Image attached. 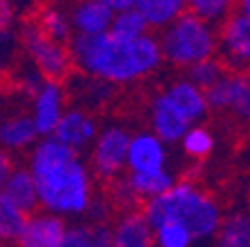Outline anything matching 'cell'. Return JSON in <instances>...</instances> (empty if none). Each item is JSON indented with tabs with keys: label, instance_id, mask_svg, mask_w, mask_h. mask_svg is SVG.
Listing matches in <instances>:
<instances>
[{
	"label": "cell",
	"instance_id": "13",
	"mask_svg": "<svg viewBox=\"0 0 250 247\" xmlns=\"http://www.w3.org/2000/svg\"><path fill=\"white\" fill-rule=\"evenodd\" d=\"M150 132L166 145L179 143L188 129L192 127L186 114L172 103L166 92H159L150 105Z\"/></svg>",
	"mask_w": 250,
	"mask_h": 247
},
{
	"label": "cell",
	"instance_id": "27",
	"mask_svg": "<svg viewBox=\"0 0 250 247\" xmlns=\"http://www.w3.org/2000/svg\"><path fill=\"white\" fill-rule=\"evenodd\" d=\"M136 2V0H134ZM147 25L143 20V16L139 14L136 7L127 11H121V14H114V20H112V27H109V34H114L119 38H141L147 34Z\"/></svg>",
	"mask_w": 250,
	"mask_h": 247
},
{
	"label": "cell",
	"instance_id": "9",
	"mask_svg": "<svg viewBox=\"0 0 250 247\" xmlns=\"http://www.w3.org/2000/svg\"><path fill=\"white\" fill-rule=\"evenodd\" d=\"M67 109V92L62 82L45 80L38 92L29 98V118L36 127L41 138H52L56 125L61 123L62 114Z\"/></svg>",
	"mask_w": 250,
	"mask_h": 247
},
{
	"label": "cell",
	"instance_id": "5",
	"mask_svg": "<svg viewBox=\"0 0 250 247\" xmlns=\"http://www.w3.org/2000/svg\"><path fill=\"white\" fill-rule=\"evenodd\" d=\"M21 47L29 60V67L36 69L45 80L62 82V78L72 74L74 60L69 45H62V42L45 36L34 20L21 27Z\"/></svg>",
	"mask_w": 250,
	"mask_h": 247
},
{
	"label": "cell",
	"instance_id": "36",
	"mask_svg": "<svg viewBox=\"0 0 250 247\" xmlns=\"http://www.w3.org/2000/svg\"><path fill=\"white\" fill-rule=\"evenodd\" d=\"M5 76H7V62H5V58L0 56V82H2Z\"/></svg>",
	"mask_w": 250,
	"mask_h": 247
},
{
	"label": "cell",
	"instance_id": "23",
	"mask_svg": "<svg viewBox=\"0 0 250 247\" xmlns=\"http://www.w3.org/2000/svg\"><path fill=\"white\" fill-rule=\"evenodd\" d=\"M61 247H112L109 225H92V223H76L67 227Z\"/></svg>",
	"mask_w": 250,
	"mask_h": 247
},
{
	"label": "cell",
	"instance_id": "25",
	"mask_svg": "<svg viewBox=\"0 0 250 247\" xmlns=\"http://www.w3.org/2000/svg\"><path fill=\"white\" fill-rule=\"evenodd\" d=\"M25 221L27 214H22L14 203H9L0 194V243L14 247L22 232V227H25Z\"/></svg>",
	"mask_w": 250,
	"mask_h": 247
},
{
	"label": "cell",
	"instance_id": "28",
	"mask_svg": "<svg viewBox=\"0 0 250 247\" xmlns=\"http://www.w3.org/2000/svg\"><path fill=\"white\" fill-rule=\"evenodd\" d=\"M224 74H226V65L221 62V58L214 56L203 62H197L194 67L188 69V80L197 85L199 89H203V92H208L212 85H217Z\"/></svg>",
	"mask_w": 250,
	"mask_h": 247
},
{
	"label": "cell",
	"instance_id": "29",
	"mask_svg": "<svg viewBox=\"0 0 250 247\" xmlns=\"http://www.w3.org/2000/svg\"><path fill=\"white\" fill-rule=\"evenodd\" d=\"M154 229V247H192L194 236L190 229H186L179 223L166 221L161 225L152 227Z\"/></svg>",
	"mask_w": 250,
	"mask_h": 247
},
{
	"label": "cell",
	"instance_id": "34",
	"mask_svg": "<svg viewBox=\"0 0 250 247\" xmlns=\"http://www.w3.org/2000/svg\"><path fill=\"white\" fill-rule=\"evenodd\" d=\"M14 170H16L14 156L0 150V194H2V190H5L7 180H9V176H11V171Z\"/></svg>",
	"mask_w": 250,
	"mask_h": 247
},
{
	"label": "cell",
	"instance_id": "10",
	"mask_svg": "<svg viewBox=\"0 0 250 247\" xmlns=\"http://www.w3.org/2000/svg\"><path fill=\"white\" fill-rule=\"evenodd\" d=\"M99 132H101L99 120L94 118L85 107H67L65 114H62L61 123L54 129L52 138L81 154L83 150L92 147Z\"/></svg>",
	"mask_w": 250,
	"mask_h": 247
},
{
	"label": "cell",
	"instance_id": "7",
	"mask_svg": "<svg viewBox=\"0 0 250 247\" xmlns=\"http://www.w3.org/2000/svg\"><path fill=\"white\" fill-rule=\"evenodd\" d=\"M208 107L250 123V72H226L206 92Z\"/></svg>",
	"mask_w": 250,
	"mask_h": 247
},
{
	"label": "cell",
	"instance_id": "4",
	"mask_svg": "<svg viewBox=\"0 0 250 247\" xmlns=\"http://www.w3.org/2000/svg\"><path fill=\"white\" fill-rule=\"evenodd\" d=\"M161 56L174 67L190 69L197 62L214 58L219 52L217 29L194 18L192 14H183L159 36Z\"/></svg>",
	"mask_w": 250,
	"mask_h": 247
},
{
	"label": "cell",
	"instance_id": "32",
	"mask_svg": "<svg viewBox=\"0 0 250 247\" xmlns=\"http://www.w3.org/2000/svg\"><path fill=\"white\" fill-rule=\"evenodd\" d=\"M109 87H112V85H107V82H101V80L89 78V82L85 85V89H87V100H92L89 105H101L103 103L105 98L109 96Z\"/></svg>",
	"mask_w": 250,
	"mask_h": 247
},
{
	"label": "cell",
	"instance_id": "33",
	"mask_svg": "<svg viewBox=\"0 0 250 247\" xmlns=\"http://www.w3.org/2000/svg\"><path fill=\"white\" fill-rule=\"evenodd\" d=\"M18 18V9L9 0H0V31H11Z\"/></svg>",
	"mask_w": 250,
	"mask_h": 247
},
{
	"label": "cell",
	"instance_id": "17",
	"mask_svg": "<svg viewBox=\"0 0 250 247\" xmlns=\"http://www.w3.org/2000/svg\"><path fill=\"white\" fill-rule=\"evenodd\" d=\"M163 92L167 94L172 103L177 105L186 118L190 120V125H201V120L206 118L208 114V96L203 89H199L197 85L188 80V78H179V80H172Z\"/></svg>",
	"mask_w": 250,
	"mask_h": 247
},
{
	"label": "cell",
	"instance_id": "18",
	"mask_svg": "<svg viewBox=\"0 0 250 247\" xmlns=\"http://www.w3.org/2000/svg\"><path fill=\"white\" fill-rule=\"evenodd\" d=\"M2 196H5L9 203H14L22 214H34V211L41 209V203H38V190L36 183L31 178L29 170L25 165H16V170L11 171L9 180H7L5 190H2Z\"/></svg>",
	"mask_w": 250,
	"mask_h": 247
},
{
	"label": "cell",
	"instance_id": "8",
	"mask_svg": "<svg viewBox=\"0 0 250 247\" xmlns=\"http://www.w3.org/2000/svg\"><path fill=\"white\" fill-rule=\"evenodd\" d=\"M217 38L221 62L234 67V72H250V20L239 9L219 25Z\"/></svg>",
	"mask_w": 250,
	"mask_h": 247
},
{
	"label": "cell",
	"instance_id": "3",
	"mask_svg": "<svg viewBox=\"0 0 250 247\" xmlns=\"http://www.w3.org/2000/svg\"><path fill=\"white\" fill-rule=\"evenodd\" d=\"M141 211L152 227L166 221L179 223L186 229H190L194 241L214 238L219 225L224 221L219 203L206 190H201L190 180L174 183L163 196L146 203Z\"/></svg>",
	"mask_w": 250,
	"mask_h": 247
},
{
	"label": "cell",
	"instance_id": "20",
	"mask_svg": "<svg viewBox=\"0 0 250 247\" xmlns=\"http://www.w3.org/2000/svg\"><path fill=\"white\" fill-rule=\"evenodd\" d=\"M134 7L143 16L147 29H167L179 16L186 14V2L181 0H136Z\"/></svg>",
	"mask_w": 250,
	"mask_h": 247
},
{
	"label": "cell",
	"instance_id": "21",
	"mask_svg": "<svg viewBox=\"0 0 250 247\" xmlns=\"http://www.w3.org/2000/svg\"><path fill=\"white\" fill-rule=\"evenodd\" d=\"M34 22L36 27L49 36L52 40H58L62 45H69V40L74 38L72 31V22H69V11H65L58 5H45L36 11L34 16Z\"/></svg>",
	"mask_w": 250,
	"mask_h": 247
},
{
	"label": "cell",
	"instance_id": "35",
	"mask_svg": "<svg viewBox=\"0 0 250 247\" xmlns=\"http://www.w3.org/2000/svg\"><path fill=\"white\" fill-rule=\"evenodd\" d=\"M237 9H239L241 14H244L246 18H248V20H250V0H244V2H241V5L237 7Z\"/></svg>",
	"mask_w": 250,
	"mask_h": 247
},
{
	"label": "cell",
	"instance_id": "31",
	"mask_svg": "<svg viewBox=\"0 0 250 247\" xmlns=\"http://www.w3.org/2000/svg\"><path fill=\"white\" fill-rule=\"evenodd\" d=\"M85 216L89 218V223H92V225H109V223H107V218H109L107 201H103V198H94Z\"/></svg>",
	"mask_w": 250,
	"mask_h": 247
},
{
	"label": "cell",
	"instance_id": "14",
	"mask_svg": "<svg viewBox=\"0 0 250 247\" xmlns=\"http://www.w3.org/2000/svg\"><path fill=\"white\" fill-rule=\"evenodd\" d=\"M114 20V11L109 7V0H83L69 9L74 36H103L107 34Z\"/></svg>",
	"mask_w": 250,
	"mask_h": 247
},
{
	"label": "cell",
	"instance_id": "22",
	"mask_svg": "<svg viewBox=\"0 0 250 247\" xmlns=\"http://www.w3.org/2000/svg\"><path fill=\"white\" fill-rule=\"evenodd\" d=\"M214 247H250V214L232 211L224 216L212 238Z\"/></svg>",
	"mask_w": 250,
	"mask_h": 247
},
{
	"label": "cell",
	"instance_id": "38",
	"mask_svg": "<svg viewBox=\"0 0 250 247\" xmlns=\"http://www.w3.org/2000/svg\"><path fill=\"white\" fill-rule=\"evenodd\" d=\"M0 247H11V245H2V243H0Z\"/></svg>",
	"mask_w": 250,
	"mask_h": 247
},
{
	"label": "cell",
	"instance_id": "16",
	"mask_svg": "<svg viewBox=\"0 0 250 247\" xmlns=\"http://www.w3.org/2000/svg\"><path fill=\"white\" fill-rule=\"evenodd\" d=\"M112 247H154V229L141 209H125L112 225Z\"/></svg>",
	"mask_w": 250,
	"mask_h": 247
},
{
	"label": "cell",
	"instance_id": "12",
	"mask_svg": "<svg viewBox=\"0 0 250 247\" xmlns=\"http://www.w3.org/2000/svg\"><path fill=\"white\" fill-rule=\"evenodd\" d=\"M67 221L45 209L29 214L14 247H61L67 234Z\"/></svg>",
	"mask_w": 250,
	"mask_h": 247
},
{
	"label": "cell",
	"instance_id": "37",
	"mask_svg": "<svg viewBox=\"0 0 250 247\" xmlns=\"http://www.w3.org/2000/svg\"><path fill=\"white\" fill-rule=\"evenodd\" d=\"M9 38H11V31H0V47L5 42H9Z\"/></svg>",
	"mask_w": 250,
	"mask_h": 247
},
{
	"label": "cell",
	"instance_id": "2",
	"mask_svg": "<svg viewBox=\"0 0 250 247\" xmlns=\"http://www.w3.org/2000/svg\"><path fill=\"white\" fill-rule=\"evenodd\" d=\"M69 52L74 65L85 76L112 87L150 76L163 60L159 38L152 34L141 38H119L109 31L92 38L74 36L69 40Z\"/></svg>",
	"mask_w": 250,
	"mask_h": 247
},
{
	"label": "cell",
	"instance_id": "26",
	"mask_svg": "<svg viewBox=\"0 0 250 247\" xmlns=\"http://www.w3.org/2000/svg\"><path fill=\"white\" fill-rule=\"evenodd\" d=\"M186 11L203 20L206 25L214 27L228 18L234 11V7L228 0H190V2H186Z\"/></svg>",
	"mask_w": 250,
	"mask_h": 247
},
{
	"label": "cell",
	"instance_id": "24",
	"mask_svg": "<svg viewBox=\"0 0 250 247\" xmlns=\"http://www.w3.org/2000/svg\"><path fill=\"white\" fill-rule=\"evenodd\" d=\"M179 145H181L183 154H186L188 158L203 160L214 152V136L208 127H203V125H192V127L183 134V138L179 140Z\"/></svg>",
	"mask_w": 250,
	"mask_h": 247
},
{
	"label": "cell",
	"instance_id": "1",
	"mask_svg": "<svg viewBox=\"0 0 250 247\" xmlns=\"http://www.w3.org/2000/svg\"><path fill=\"white\" fill-rule=\"evenodd\" d=\"M27 170L36 183L41 209L61 218L85 216L96 198L89 163L54 138H41L27 156Z\"/></svg>",
	"mask_w": 250,
	"mask_h": 247
},
{
	"label": "cell",
	"instance_id": "19",
	"mask_svg": "<svg viewBox=\"0 0 250 247\" xmlns=\"http://www.w3.org/2000/svg\"><path fill=\"white\" fill-rule=\"evenodd\" d=\"M125 185L130 190L132 201L136 203H150L159 196H163L167 190H170L177 180H174V174L170 170H163V171H154V174H127L123 176Z\"/></svg>",
	"mask_w": 250,
	"mask_h": 247
},
{
	"label": "cell",
	"instance_id": "30",
	"mask_svg": "<svg viewBox=\"0 0 250 247\" xmlns=\"http://www.w3.org/2000/svg\"><path fill=\"white\" fill-rule=\"evenodd\" d=\"M42 82H45V78H42L34 67L22 69V72L18 74V76H16V87L21 89V92L25 94L27 98L34 96V94L38 92V87H41Z\"/></svg>",
	"mask_w": 250,
	"mask_h": 247
},
{
	"label": "cell",
	"instance_id": "15",
	"mask_svg": "<svg viewBox=\"0 0 250 247\" xmlns=\"http://www.w3.org/2000/svg\"><path fill=\"white\" fill-rule=\"evenodd\" d=\"M41 140L36 127L27 112H11L0 118V150L7 154H22L31 152Z\"/></svg>",
	"mask_w": 250,
	"mask_h": 247
},
{
	"label": "cell",
	"instance_id": "6",
	"mask_svg": "<svg viewBox=\"0 0 250 247\" xmlns=\"http://www.w3.org/2000/svg\"><path fill=\"white\" fill-rule=\"evenodd\" d=\"M130 132L121 125H107L99 132L94 145L89 147V170L101 180H116L121 171L127 170V147Z\"/></svg>",
	"mask_w": 250,
	"mask_h": 247
},
{
	"label": "cell",
	"instance_id": "11",
	"mask_svg": "<svg viewBox=\"0 0 250 247\" xmlns=\"http://www.w3.org/2000/svg\"><path fill=\"white\" fill-rule=\"evenodd\" d=\"M167 145L152 132H136L130 136L127 147V171L130 174H154L167 170Z\"/></svg>",
	"mask_w": 250,
	"mask_h": 247
}]
</instances>
